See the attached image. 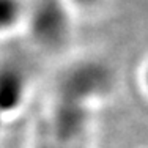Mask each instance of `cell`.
Segmentation results:
<instances>
[{"label": "cell", "instance_id": "3957f363", "mask_svg": "<svg viewBox=\"0 0 148 148\" xmlns=\"http://www.w3.org/2000/svg\"><path fill=\"white\" fill-rule=\"evenodd\" d=\"M29 93V73L21 63H0V128L25 103Z\"/></svg>", "mask_w": 148, "mask_h": 148}, {"label": "cell", "instance_id": "7a4b0ae2", "mask_svg": "<svg viewBox=\"0 0 148 148\" xmlns=\"http://www.w3.org/2000/svg\"><path fill=\"white\" fill-rule=\"evenodd\" d=\"M109 71L96 62H84L73 66L62 76L58 85V99L90 107L109 88Z\"/></svg>", "mask_w": 148, "mask_h": 148}, {"label": "cell", "instance_id": "6da1fadb", "mask_svg": "<svg viewBox=\"0 0 148 148\" xmlns=\"http://www.w3.org/2000/svg\"><path fill=\"white\" fill-rule=\"evenodd\" d=\"M69 8L63 0H36L29 5L25 24L35 41L46 49H60L69 36Z\"/></svg>", "mask_w": 148, "mask_h": 148}, {"label": "cell", "instance_id": "8992f818", "mask_svg": "<svg viewBox=\"0 0 148 148\" xmlns=\"http://www.w3.org/2000/svg\"><path fill=\"white\" fill-rule=\"evenodd\" d=\"M139 79H140V85H142L143 91L148 95V60L142 65V69H140V74H139Z\"/></svg>", "mask_w": 148, "mask_h": 148}, {"label": "cell", "instance_id": "5b68a950", "mask_svg": "<svg viewBox=\"0 0 148 148\" xmlns=\"http://www.w3.org/2000/svg\"><path fill=\"white\" fill-rule=\"evenodd\" d=\"M104 0H63L69 10H77V11H93L103 5Z\"/></svg>", "mask_w": 148, "mask_h": 148}, {"label": "cell", "instance_id": "277c9868", "mask_svg": "<svg viewBox=\"0 0 148 148\" xmlns=\"http://www.w3.org/2000/svg\"><path fill=\"white\" fill-rule=\"evenodd\" d=\"M29 3L25 0H0V36L13 33L27 21Z\"/></svg>", "mask_w": 148, "mask_h": 148}]
</instances>
